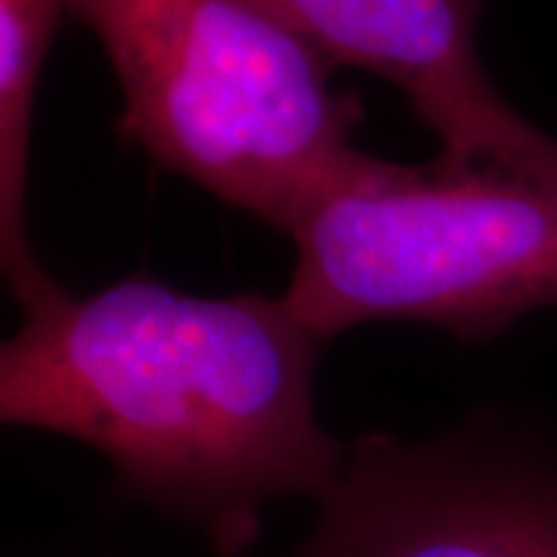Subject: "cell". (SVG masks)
I'll list each match as a JSON object with an SVG mask.
<instances>
[{
	"label": "cell",
	"instance_id": "2",
	"mask_svg": "<svg viewBox=\"0 0 557 557\" xmlns=\"http://www.w3.org/2000/svg\"><path fill=\"white\" fill-rule=\"evenodd\" d=\"M124 97L119 134L285 236L369 159L362 102L258 0H65Z\"/></svg>",
	"mask_w": 557,
	"mask_h": 557
},
{
	"label": "cell",
	"instance_id": "5",
	"mask_svg": "<svg viewBox=\"0 0 557 557\" xmlns=\"http://www.w3.org/2000/svg\"><path fill=\"white\" fill-rule=\"evenodd\" d=\"M332 65H359L403 90L458 168H545L557 139L505 100L483 69L486 0H258Z\"/></svg>",
	"mask_w": 557,
	"mask_h": 557
},
{
	"label": "cell",
	"instance_id": "4",
	"mask_svg": "<svg viewBox=\"0 0 557 557\" xmlns=\"http://www.w3.org/2000/svg\"><path fill=\"white\" fill-rule=\"evenodd\" d=\"M292 557H557V443L498 416L366 434Z\"/></svg>",
	"mask_w": 557,
	"mask_h": 557
},
{
	"label": "cell",
	"instance_id": "6",
	"mask_svg": "<svg viewBox=\"0 0 557 557\" xmlns=\"http://www.w3.org/2000/svg\"><path fill=\"white\" fill-rule=\"evenodd\" d=\"M65 0H0V267L13 300L32 310L65 292L28 242V159L38 84Z\"/></svg>",
	"mask_w": 557,
	"mask_h": 557
},
{
	"label": "cell",
	"instance_id": "3",
	"mask_svg": "<svg viewBox=\"0 0 557 557\" xmlns=\"http://www.w3.org/2000/svg\"><path fill=\"white\" fill-rule=\"evenodd\" d=\"M282 298L329 341L369 322H424L486 341L557 307V161L458 168L375 156L307 208Z\"/></svg>",
	"mask_w": 557,
	"mask_h": 557
},
{
	"label": "cell",
	"instance_id": "1",
	"mask_svg": "<svg viewBox=\"0 0 557 557\" xmlns=\"http://www.w3.org/2000/svg\"><path fill=\"white\" fill-rule=\"evenodd\" d=\"M319 344L285 298L65 288L3 344L0 418L97 449L137 502L245 557L273 502L319 505L344 474L317 416Z\"/></svg>",
	"mask_w": 557,
	"mask_h": 557
}]
</instances>
